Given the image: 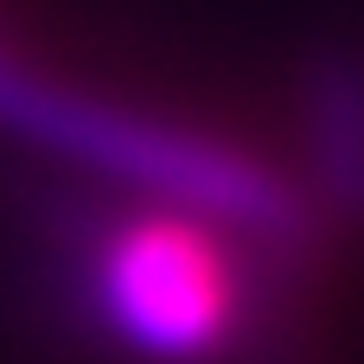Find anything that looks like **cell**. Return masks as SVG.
I'll use <instances>...</instances> for the list:
<instances>
[{
    "label": "cell",
    "mask_w": 364,
    "mask_h": 364,
    "mask_svg": "<svg viewBox=\"0 0 364 364\" xmlns=\"http://www.w3.org/2000/svg\"><path fill=\"white\" fill-rule=\"evenodd\" d=\"M0 128L96 166L147 198H160L166 211H192L218 230H250V237H294L301 230V205L282 186V173H269L262 160L237 154L230 141L115 109L102 96L64 90L26 64H13L0 51Z\"/></svg>",
    "instance_id": "6da1fadb"
},
{
    "label": "cell",
    "mask_w": 364,
    "mask_h": 364,
    "mask_svg": "<svg viewBox=\"0 0 364 364\" xmlns=\"http://www.w3.org/2000/svg\"><path fill=\"white\" fill-rule=\"evenodd\" d=\"M102 320L141 358H205L237 326V262L224 256L218 224L192 211H141L96 250Z\"/></svg>",
    "instance_id": "7a4b0ae2"
},
{
    "label": "cell",
    "mask_w": 364,
    "mask_h": 364,
    "mask_svg": "<svg viewBox=\"0 0 364 364\" xmlns=\"http://www.w3.org/2000/svg\"><path fill=\"white\" fill-rule=\"evenodd\" d=\"M314 154L333 198L364 205V83L352 70H326L314 90Z\"/></svg>",
    "instance_id": "3957f363"
}]
</instances>
